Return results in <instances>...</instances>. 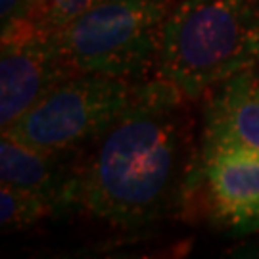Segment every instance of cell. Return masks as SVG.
<instances>
[{
	"label": "cell",
	"instance_id": "11",
	"mask_svg": "<svg viewBox=\"0 0 259 259\" xmlns=\"http://www.w3.org/2000/svg\"><path fill=\"white\" fill-rule=\"evenodd\" d=\"M33 21H37V0H0L2 35Z\"/></svg>",
	"mask_w": 259,
	"mask_h": 259
},
{
	"label": "cell",
	"instance_id": "3",
	"mask_svg": "<svg viewBox=\"0 0 259 259\" xmlns=\"http://www.w3.org/2000/svg\"><path fill=\"white\" fill-rule=\"evenodd\" d=\"M175 0H102L54 29L73 73L142 81L156 65Z\"/></svg>",
	"mask_w": 259,
	"mask_h": 259
},
{
	"label": "cell",
	"instance_id": "10",
	"mask_svg": "<svg viewBox=\"0 0 259 259\" xmlns=\"http://www.w3.org/2000/svg\"><path fill=\"white\" fill-rule=\"evenodd\" d=\"M102 0H37V21L58 29Z\"/></svg>",
	"mask_w": 259,
	"mask_h": 259
},
{
	"label": "cell",
	"instance_id": "8",
	"mask_svg": "<svg viewBox=\"0 0 259 259\" xmlns=\"http://www.w3.org/2000/svg\"><path fill=\"white\" fill-rule=\"evenodd\" d=\"M62 157L64 154L35 148L2 133L0 183L48 196L67 211L79 205V171Z\"/></svg>",
	"mask_w": 259,
	"mask_h": 259
},
{
	"label": "cell",
	"instance_id": "9",
	"mask_svg": "<svg viewBox=\"0 0 259 259\" xmlns=\"http://www.w3.org/2000/svg\"><path fill=\"white\" fill-rule=\"evenodd\" d=\"M64 213L62 205L38 192L0 183V229L16 232Z\"/></svg>",
	"mask_w": 259,
	"mask_h": 259
},
{
	"label": "cell",
	"instance_id": "7",
	"mask_svg": "<svg viewBox=\"0 0 259 259\" xmlns=\"http://www.w3.org/2000/svg\"><path fill=\"white\" fill-rule=\"evenodd\" d=\"M219 148L259 152V65L242 69L209 91L200 154Z\"/></svg>",
	"mask_w": 259,
	"mask_h": 259
},
{
	"label": "cell",
	"instance_id": "6",
	"mask_svg": "<svg viewBox=\"0 0 259 259\" xmlns=\"http://www.w3.org/2000/svg\"><path fill=\"white\" fill-rule=\"evenodd\" d=\"M194 188H204L209 213L234 232L259 229V152L219 148L198 154Z\"/></svg>",
	"mask_w": 259,
	"mask_h": 259
},
{
	"label": "cell",
	"instance_id": "5",
	"mask_svg": "<svg viewBox=\"0 0 259 259\" xmlns=\"http://www.w3.org/2000/svg\"><path fill=\"white\" fill-rule=\"evenodd\" d=\"M73 71L65 64L54 29L38 21L2 35L0 127L6 131Z\"/></svg>",
	"mask_w": 259,
	"mask_h": 259
},
{
	"label": "cell",
	"instance_id": "4",
	"mask_svg": "<svg viewBox=\"0 0 259 259\" xmlns=\"http://www.w3.org/2000/svg\"><path fill=\"white\" fill-rule=\"evenodd\" d=\"M139 83L73 73L2 133L35 148L67 154L98 139L131 104Z\"/></svg>",
	"mask_w": 259,
	"mask_h": 259
},
{
	"label": "cell",
	"instance_id": "2",
	"mask_svg": "<svg viewBox=\"0 0 259 259\" xmlns=\"http://www.w3.org/2000/svg\"><path fill=\"white\" fill-rule=\"evenodd\" d=\"M259 65V0H179L167 16L156 77L190 100Z\"/></svg>",
	"mask_w": 259,
	"mask_h": 259
},
{
	"label": "cell",
	"instance_id": "1",
	"mask_svg": "<svg viewBox=\"0 0 259 259\" xmlns=\"http://www.w3.org/2000/svg\"><path fill=\"white\" fill-rule=\"evenodd\" d=\"M190 98L159 77L140 81L131 104L94 139L79 171V207L117 229H139L183 207L192 192Z\"/></svg>",
	"mask_w": 259,
	"mask_h": 259
}]
</instances>
